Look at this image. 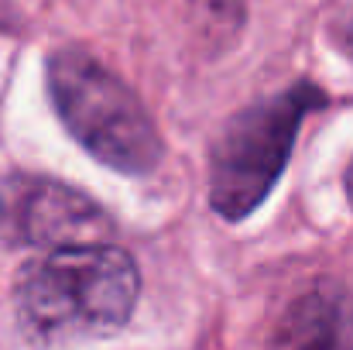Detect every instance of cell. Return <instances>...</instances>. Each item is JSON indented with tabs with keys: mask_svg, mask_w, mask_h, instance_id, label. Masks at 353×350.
<instances>
[{
	"mask_svg": "<svg viewBox=\"0 0 353 350\" xmlns=\"http://www.w3.org/2000/svg\"><path fill=\"white\" fill-rule=\"evenodd\" d=\"M141 275L127 251L114 244L52 247L21 268L14 285L17 323L38 347H69L110 337L130 320Z\"/></svg>",
	"mask_w": 353,
	"mask_h": 350,
	"instance_id": "1",
	"label": "cell"
},
{
	"mask_svg": "<svg viewBox=\"0 0 353 350\" xmlns=\"http://www.w3.org/2000/svg\"><path fill=\"white\" fill-rule=\"evenodd\" d=\"M48 93L65 130L103 165L148 175L161 162V137L134 90L90 52L62 48L48 59Z\"/></svg>",
	"mask_w": 353,
	"mask_h": 350,
	"instance_id": "2",
	"label": "cell"
},
{
	"mask_svg": "<svg viewBox=\"0 0 353 350\" xmlns=\"http://www.w3.org/2000/svg\"><path fill=\"white\" fill-rule=\"evenodd\" d=\"M323 104L326 97L302 83L243 107L223 124L210 151V203L223 220H243L268 200L305 114Z\"/></svg>",
	"mask_w": 353,
	"mask_h": 350,
	"instance_id": "3",
	"label": "cell"
},
{
	"mask_svg": "<svg viewBox=\"0 0 353 350\" xmlns=\"http://www.w3.org/2000/svg\"><path fill=\"white\" fill-rule=\"evenodd\" d=\"M0 231L34 247H69L97 244L110 231V220L90 196L65 182L17 175L0 186Z\"/></svg>",
	"mask_w": 353,
	"mask_h": 350,
	"instance_id": "4",
	"label": "cell"
},
{
	"mask_svg": "<svg viewBox=\"0 0 353 350\" xmlns=\"http://www.w3.org/2000/svg\"><path fill=\"white\" fill-rule=\"evenodd\" d=\"M271 350H353V299L336 285L309 289L285 309Z\"/></svg>",
	"mask_w": 353,
	"mask_h": 350,
	"instance_id": "5",
	"label": "cell"
},
{
	"mask_svg": "<svg viewBox=\"0 0 353 350\" xmlns=\"http://www.w3.org/2000/svg\"><path fill=\"white\" fill-rule=\"evenodd\" d=\"M330 35H333V41H336V48L347 55L353 62V0L333 17V24H330Z\"/></svg>",
	"mask_w": 353,
	"mask_h": 350,
	"instance_id": "6",
	"label": "cell"
},
{
	"mask_svg": "<svg viewBox=\"0 0 353 350\" xmlns=\"http://www.w3.org/2000/svg\"><path fill=\"white\" fill-rule=\"evenodd\" d=\"M347 196H350V203H353V162H350V168H347Z\"/></svg>",
	"mask_w": 353,
	"mask_h": 350,
	"instance_id": "7",
	"label": "cell"
}]
</instances>
